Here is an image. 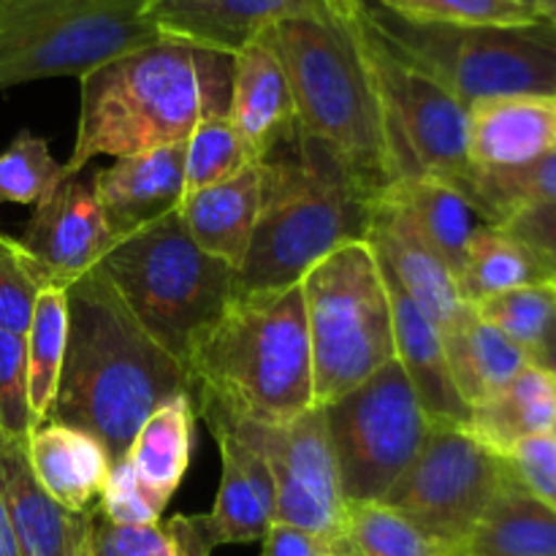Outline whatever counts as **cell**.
I'll list each match as a JSON object with an SVG mask.
<instances>
[{
	"instance_id": "9a60e30c",
	"label": "cell",
	"mask_w": 556,
	"mask_h": 556,
	"mask_svg": "<svg viewBox=\"0 0 556 556\" xmlns=\"http://www.w3.org/2000/svg\"><path fill=\"white\" fill-rule=\"evenodd\" d=\"M92 188L117 242L179 210L185 199V144L117 157L92 174Z\"/></svg>"
},
{
	"instance_id": "ab89813d",
	"label": "cell",
	"mask_w": 556,
	"mask_h": 556,
	"mask_svg": "<svg viewBox=\"0 0 556 556\" xmlns=\"http://www.w3.org/2000/svg\"><path fill=\"white\" fill-rule=\"evenodd\" d=\"M33 427L25 337L0 331V438L27 443Z\"/></svg>"
},
{
	"instance_id": "d590c367",
	"label": "cell",
	"mask_w": 556,
	"mask_h": 556,
	"mask_svg": "<svg viewBox=\"0 0 556 556\" xmlns=\"http://www.w3.org/2000/svg\"><path fill=\"white\" fill-rule=\"evenodd\" d=\"M65 179L63 163L54 161L47 139L20 130L0 152V204H41Z\"/></svg>"
},
{
	"instance_id": "74e56055",
	"label": "cell",
	"mask_w": 556,
	"mask_h": 556,
	"mask_svg": "<svg viewBox=\"0 0 556 556\" xmlns=\"http://www.w3.org/2000/svg\"><path fill=\"white\" fill-rule=\"evenodd\" d=\"M76 556H174L163 525H117L98 505L76 519Z\"/></svg>"
},
{
	"instance_id": "4dcf8cb0",
	"label": "cell",
	"mask_w": 556,
	"mask_h": 556,
	"mask_svg": "<svg viewBox=\"0 0 556 556\" xmlns=\"http://www.w3.org/2000/svg\"><path fill=\"white\" fill-rule=\"evenodd\" d=\"M65 340H68V299H65V288L52 286L38 296L30 329L25 334L27 396H30L36 427L47 421L52 410L65 358Z\"/></svg>"
},
{
	"instance_id": "8d00e7d4",
	"label": "cell",
	"mask_w": 556,
	"mask_h": 556,
	"mask_svg": "<svg viewBox=\"0 0 556 556\" xmlns=\"http://www.w3.org/2000/svg\"><path fill=\"white\" fill-rule=\"evenodd\" d=\"M52 286H58L52 271L20 239L0 233V331L25 337L38 296Z\"/></svg>"
},
{
	"instance_id": "f6af8a7d",
	"label": "cell",
	"mask_w": 556,
	"mask_h": 556,
	"mask_svg": "<svg viewBox=\"0 0 556 556\" xmlns=\"http://www.w3.org/2000/svg\"><path fill=\"white\" fill-rule=\"evenodd\" d=\"M166 532L172 535L174 556H212V541L204 530L201 516H172Z\"/></svg>"
},
{
	"instance_id": "ffe728a7",
	"label": "cell",
	"mask_w": 556,
	"mask_h": 556,
	"mask_svg": "<svg viewBox=\"0 0 556 556\" xmlns=\"http://www.w3.org/2000/svg\"><path fill=\"white\" fill-rule=\"evenodd\" d=\"M467 150L472 168L497 172L538 161L556 150V98H492L467 106Z\"/></svg>"
},
{
	"instance_id": "2e32d148",
	"label": "cell",
	"mask_w": 556,
	"mask_h": 556,
	"mask_svg": "<svg viewBox=\"0 0 556 556\" xmlns=\"http://www.w3.org/2000/svg\"><path fill=\"white\" fill-rule=\"evenodd\" d=\"M367 242L378 261L394 271L402 288L440 331L465 307L454 271L429 244L410 212L391 193H383L375 201Z\"/></svg>"
},
{
	"instance_id": "836d02e7",
	"label": "cell",
	"mask_w": 556,
	"mask_h": 556,
	"mask_svg": "<svg viewBox=\"0 0 556 556\" xmlns=\"http://www.w3.org/2000/svg\"><path fill=\"white\" fill-rule=\"evenodd\" d=\"M255 163L258 161L228 114L206 117L185 141V195L233 179Z\"/></svg>"
},
{
	"instance_id": "60d3db41",
	"label": "cell",
	"mask_w": 556,
	"mask_h": 556,
	"mask_svg": "<svg viewBox=\"0 0 556 556\" xmlns=\"http://www.w3.org/2000/svg\"><path fill=\"white\" fill-rule=\"evenodd\" d=\"M166 500L157 497L150 486L139 478V472L134 470L128 459L114 462L112 470H109L106 486H103L101 500H98V508L103 510V516L117 525H161L163 510H166Z\"/></svg>"
},
{
	"instance_id": "44dd1931",
	"label": "cell",
	"mask_w": 556,
	"mask_h": 556,
	"mask_svg": "<svg viewBox=\"0 0 556 556\" xmlns=\"http://www.w3.org/2000/svg\"><path fill=\"white\" fill-rule=\"evenodd\" d=\"M383 271L386 291L391 302V318H394V345L396 362L405 369L413 391L418 394L424 413L432 424H454V427H467L470 407L456 394V386L451 380L448 364H445L443 340L440 329L424 315L410 299V293L402 288L394 271L378 261Z\"/></svg>"
},
{
	"instance_id": "f5cc1de1",
	"label": "cell",
	"mask_w": 556,
	"mask_h": 556,
	"mask_svg": "<svg viewBox=\"0 0 556 556\" xmlns=\"http://www.w3.org/2000/svg\"><path fill=\"white\" fill-rule=\"evenodd\" d=\"M552 282H554V286H556V277H554V280H552Z\"/></svg>"
},
{
	"instance_id": "f546056e",
	"label": "cell",
	"mask_w": 556,
	"mask_h": 556,
	"mask_svg": "<svg viewBox=\"0 0 556 556\" xmlns=\"http://www.w3.org/2000/svg\"><path fill=\"white\" fill-rule=\"evenodd\" d=\"M552 280V269L527 244L510 237L503 226H483L472 237L456 286L462 302L481 304L497 293Z\"/></svg>"
},
{
	"instance_id": "e575fe53",
	"label": "cell",
	"mask_w": 556,
	"mask_h": 556,
	"mask_svg": "<svg viewBox=\"0 0 556 556\" xmlns=\"http://www.w3.org/2000/svg\"><path fill=\"white\" fill-rule=\"evenodd\" d=\"M472 307L486 324L503 331L532 356L556 326V286L538 282V286L514 288Z\"/></svg>"
},
{
	"instance_id": "277c9868",
	"label": "cell",
	"mask_w": 556,
	"mask_h": 556,
	"mask_svg": "<svg viewBox=\"0 0 556 556\" xmlns=\"http://www.w3.org/2000/svg\"><path fill=\"white\" fill-rule=\"evenodd\" d=\"M195 416L280 427L315 407L302 282L233 296L185 362Z\"/></svg>"
},
{
	"instance_id": "c3c4849f",
	"label": "cell",
	"mask_w": 556,
	"mask_h": 556,
	"mask_svg": "<svg viewBox=\"0 0 556 556\" xmlns=\"http://www.w3.org/2000/svg\"><path fill=\"white\" fill-rule=\"evenodd\" d=\"M538 16H543V20L556 25V0H541L538 3Z\"/></svg>"
},
{
	"instance_id": "816d5d0a",
	"label": "cell",
	"mask_w": 556,
	"mask_h": 556,
	"mask_svg": "<svg viewBox=\"0 0 556 556\" xmlns=\"http://www.w3.org/2000/svg\"><path fill=\"white\" fill-rule=\"evenodd\" d=\"M554 440H556V429H554Z\"/></svg>"
},
{
	"instance_id": "4fadbf2b",
	"label": "cell",
	"mask_w": 556,
	"mask_h": 556,
	"mask_svg": "<svg viewBox=\"0 0 556 556\" xmlns=\"http://www.w3.org/2000/svg\"><path fill=\"white\" fill-rule=\"evenodd\" d=\"M201 418L206 427L231 429L264 454L275 478V521L329 538L342 548L345 500L337 481L324 407H309L304 416L280 427L226 416Z\"/></svg>"
},
{
	"instance_id": "bcb514c9",
	"label": "cell",
	"mask_w": 556,
	"mask_h": 556,
	"mask_svg": "<svg viewBox=\"0 0 556 556\" xmlns=\"http://www.w3.org/2000/svg\"><path fill=\"white\" fill-rule=\"evenodd\" d=\"M0 556H25L20 548V541H16V532L14 525H11L3 494H0Z\"/></svg>"
},
{
	"instance_id": "e0dca14e",
	"label": "cell",
	"mask_w": 556,
	"mask_h": 556,
	"mask_svg": "<svg viewBox=\"0 0 556 556\" xmlns=\"http://www.w3.org/2000/svg\"><path fill=\"white\" fill-rule=\"evenodd\" d=\"M318 5L320 0H152L150 16L163 38L237 54L277 22Z\"/></svg>"
},
{
	"instance_id": "52a82bcc",
	"label": "cell",
	"mask_w": 556,
	"mask_h": 556,
	"mask_svg": "<svg viewBox=\"0 0 556 556\" xmlns=\"http://www.w3.org/2000/svg\"><path fill=\"white\" fill-rule=\"evenodd\" d=\"M369 22L396 54L438 81L462 106L492 98H556V25H427L364 0Z\"/></svg>"
},
{
	"instance_id": "7402d4cb",
	"label": "cell",
	"mask_w": 556,
	"mask_h": 556,
	"mask_svg": "<svg viewBox=\"0 0 556 556\" xmlns=\"http://www.w3.org/2000/svg\"><path fill=\"white\" fill-rule=\"evenodd\" d=\"M27 462L43 492L68 514H85L98 505L112 470L101 440L58 421H43L33 429Z\"/></svg>"
},
{
	"instance_id": "30bf717a",
	"label": "cell",
	"mask_w": 556,
	"mask_h": 556,
	"mask_svg": "<svg viewBox=\"0 0 556 556\" xmlns=\"http://www.w3.org/2000/svg\"><path fill=\"white\" fill-rule=\"evenodd\" d=\"M320 407L345 505L380 503L416 459L432 427L400 362L386 364Z\"/></svg>"
},
{
	"instance_id": "ba28073f",
	"label": "cell",
	"mask_w": 556,
	"mask_h": 556,
	"mask_svg": "<svg viewBox=\"0 0 556 556\" xmlns=\"http://www.w3.org/2000/svg\"><path fill=\"white\" fill-rule=\"evenodd\" d=\"M315 405L337 400L396 362L394 318L378 255L353 242L304 275Z\"/></svg>"
},
{
	"instance_id": "f1b7e54d",
	"label": "cell",
	"mask_w": 556,
	"mask_h": 556,
	"mask_svg": "<svg viewBox=\"0 0 556 556\" xmlns=\"http://www.w3.org/2000/svg\"><path fill=\"white\" fill-rule=\"evenodd\" d=\"M193 421L195 410L188 394L163 402L136 432L125 459L134 465L141 481L161 500H172L185 472L190 467L193 451Z\"/></svg>"
},
{
	"instance_id": "681fc988",
	"label": "cell",
	"mask_w": 556,
	"mask_h": 556,
	"mask_svg": "<svg viewBox=\"0 0 556 556\" xmlns=\"http://www.w3.org/2000/svg\"><path fill=\"white\" fill-rule=\"evenodd\" d=\"M516 3H521V5H530V9H535V11H538V3H541V0H516Z\"/></svg>"
},
{
	"instance_id": "603a6c76",
	"label": "cell",
	"mask_w": 556,
	"mask_h": 556,
	"mask_svg": "<svg viewBox=\"0 0 556 556\" xmlns=\"http://www.w3.org/2000/svg\"><path fill=\"white\" fill-rule=\"evenodd\" d=\"M261 204H264V163H255L233 179L185 195L177 212L204 253L239 269L248 255Z\"/></svg>"
},
{
	"instance_id": "ac0fdd59",
	"label": "cell",
	"mask_w": 556,
	"mask_h": 556,
	"mask_svg": "<svg viewBox=\"0 0 556 556\" xmlns=\"http://www.w3.org/2000/svg\"><path fill=\"white\" fill-rule=\"evenodd\" d=\"M220 448L215 508L201 516L212 546L264 541L275 521V478L264 454L226 427H210Z\"/></svg>"
},
{
	"instance_id": "83f0119b",
	"label": "cell",
	"mask_w": 556,
	"mask_h": 556,
	"mask_svg": "<svg viewBox=\"0 0 556 556\" xmlns=\"http://www.w3.org/2000/svg\"><path fill=\"white\" fill-rule=\"evenodd\" d=\"M389 193L410 212L424 237L459 280L472 237L483 226H492L486 215L459 188L434 177L402 179Z\"/></svg>"
},
{
	"instance_id": "7bdbcfd3",
	"label": "cell",
	"mask_w": 556,
	"mask_h": 556,
	"mask_svg": "<svg viewBox=\"0 0 556 556\" xmlns=\"http://www.w3.org/2000/svg\"><path fill=\"white\" fill-rule=\"evenodd\" d=\"M510 237L532 250L556 277V201L527 206L503 223Z\"/></svg>"
},
{
	"instance_id": "db71d44e",
	"label": "cell",
	"mask_w": 556,
	"mask_h": 556,
	"mask_svg": "<svg viewBox=\"0 0 556 556\" xmlns=\"http://www.w3.org/2000/svg\"><path fill=\"white\" fill-rule=\"evenodd\" d=\"M345 556H348V554H345Z\"/></svg>"
},
{
	"instance_id": "5bb4252c",
	"label": "cell",
	"mask_w": 556,
	"mask_h": 556,
	"mask_svg": "<svg viewBox=\"0 0 556 556\" xmlns=\"http://www.w3.org/2000/svg\"><path fill=\"white\" fill-rule=\"evenodd\" d=\"M20 242L65 288L96 269L117 244V237L103 217L92 177L76 174L65 177L52 195L36 204Z\"/></svg>"
},
{
	"instance_id": "b9f144b4",
	"label": "cell",
	"mask_w": 556,
	"mask_h": 556,
	"mask_svg": "<svg viewBox=\"0 0 556 556\" xmlns=\"http://www.w3.org/2000/svg\"><path fill=\"white\" fill-rule=\"evenodd\" d=\"M516 478L535 497L556 510V440L554 434H541L516 445L508 456Z\"/></svg>"
},
{
	"instance_id": "f907efd6",
	"label": "cell",
	"mask_w": 556,
	"mask_h": 556,
	"mask_svg": "<svg viewBox=\"0 0 556 556\" xmlns=\"http://www.w3.org/2000/svg\"><path fill=\"white\" fill-rule=\"evenodd\" d=\"M326 556H345V554H340V552H331V554H326Z\"/></svg>"
},
{
	"instance_id": "4316f807",
	"label": "cell",
	"mask_w": 556,
	"mask_h": 556,
	"mask_svg": "<svg viewBox=\"0 0 556 556\" xmlns=\"http://www.w3.org/2000/svg\"><path fill=\"white\" fill-rule=\"evenodd\" d=\"M462 556H556V510L514 472L472 530Z\"/></svg>"
},
{
	"instance_id": "5b68a950",
	"label": "cell",
	"mask_w": 556,
	"mask_h": 556,
	"mask_svg": "<svg viewBox=\"0 0 556 556\" xmlns=\"http://www.w3.org/2000/svg\"><path fill=\"white\" fill-rule=\"evenodd\" d=\"M375 201L329 147L299 134L264 161V204L237 296L286 291L334 250L367 242Z\"/></svg>"
},
{
	"instance_id": "cb8c5ba5",
	"label": "cell",
	"mask_w": 556,
	"mask_h": 556,
	"mask_svg": "<svg viewBox=\"0 0 556 556\" xmlns=\"http://www.w3.org/2000/svg\"><path fill=\"white\" fill-rule=\"evenodd\" d=\"M440 340L456 394L467 407L492 400L532 364L530 353L486 324L472 304H465L456 313V318L440 331Z\"/></svg>"
},
{
	"instance_id": "8fae6325",
	"label": "cell",
	"mask_w": 556,
	"mask_h": 556,
	"mask_svg": "<svg viewBox=\"0 0 556 556\" xmlns=\"http://www.w3.org/2000/svg\"><path fill=\"white\" fill-rule=\"evenodd\" d=\"M510 476V462L478 443L467 427L432 424L416 459L380 503L405 516L448 556H462Z\"/></svg>"
},
{
	"instance_id": "f35d334b",
	"label": "cell",
	"mask_w": 556,
	"mask_h": 556,
	"mask_svg": "<svg viewBox=\"0 0 556 556\" xmlns=\"http://www.w3.org/2000/svg\"><path fill=\"white\" fill-rule=\"evenodd\" d=\"M410 22L427 25H514L535 20L538 11L516 0H367Z\"/></svg>"
},
{
	"instance_id": "d6a6232c",
	"label": "cell",
	"mask_w": 556,
	"mask_h": 556,
	"mask_svg": "<svg viewBox=\"0 0 556 556\" xmlns=\"http://www.w3.org/2000/svg\"><path fill=\"white\" fill-rule=\"evenodd\" d=\"M342 548L348 556H448L416 525L383 503L345 505Z\"/></svg>"
},
{
	"instance_id": "7dc6e473",
	"label": "cell",
	"mask_w": 556,
	"mask_h": 556,
	"mask_svg": "<svg viewBox=\"0 0 556 556\" xmlns=\"http://www.w3.org/2000/svg\"><path fill=\"white\" fill-rule=\"evenodd\" d=\"M532 364L546 369V372L556 380V326L552 329V334L546 337V342L532 353Z\"/></svg>"
},
{
	"instance_id": "1f68e13d",
	"label": "cell",
	"mask_w": 556,
	"mask_h": 556,
	"mask_svg": "<svg viewBox=\"0 0 556 556\" xmlns=\"http://www.w3.org/2000/svg\"><path fill=\"white\" fill-rule=\"evenodd\" d=\"M467 199L486 215L492 226H503L527 206L556 201V150L527 166L497 172L472 168Z\"/></svg>"
},
{
	"instance_id": "ee69618b",
	"label": "cell",
	"mask_w": 556,
	"mask_h": 556,
	"mask_svg": "<svg viewBox=\"0 0 556 556\" xmlns=\"http://www.w3.org/2000/svg\"><path fill=\"white\" fill-rule=\"evenodd\" d=\"M261 543H264L261 556H326L331 552H340V546L329 541V538L299 530V527L291 525H280V521H271Z\"/></svg>"
},
{
	"instance_id": "7c38bea8",
	"label": "cell",
	"mask_w": 556,
	"mask_h": 556,
	"mask_svg": "<svg viewBox=\"0 0 556 556\" xmlns=\"http://www.w3.org/2000/svg\"><path fill=\"white\" fill-rule=\"evenodd\" d=\"M345 9L391 125L413 166L424 177L443 179L467 195L472 177L467 150V106H462L445 87L389 47V41L369 22L364 0H345Z\"/></svg>"
},
{
	"instance_id": "7a4b0ae2",
	"label": "cell",
	"mask_w": 556,
	"mask_h": 556,
	"mask_svg": "<svg viewBox=\"0 0 556 556\" xmlns=\"http://www.w3.org/2000/svg\"><path fill=\"white\" fill-rule=\"evenodd\" d=\"M65 299L68 340L47 421L90 432L114 465L163 402L190 396L188 372L147 334L101 266L68 282Z\"/></svg>"
},
{
	"instance_id": "6da1fadb",
	"label": "cell",
	"mask_w": 556,
	"mask_h": 556,
	"mask_svg": "<svg viewBox=\"0 0 556 556\" xmlns=\"http://www.w3.org/2000/svg\"><path fill=\"white\" fill-rule=\"evenodd\" d=\"M277 54L296 103L299 134L329 147L372 199L424 177L391 125L345 0H320L309 14L261 33Z\"/></svg>"
},
{
	"instance_id": "d6986e66",
	"label": "cell",
	"mask_w": 556,
	"mask_h": 556,
	"mask_svg": "<svg viewBox=\"0 0 556 556\" xmlns=\"http://www.w3.org/2000/svg\"><path fill=\"white\" fill-rule=\"evenodd\" d=\"M228 117L258 163L275 157L299 136L296 103L277 54L253 41L233 54V87Z\"/></svg>"
},
{
	"instance_id": "3957f363",
	"label": "cell",
	"mask_w": 556,
	"mask_h": 556,
	"mask_svg": "<svg viewBox=\"0 0 556 556\" xmlns=\"http://www.w3.org/2000/svg\"><path fill=\"white\" fill-rule=\"evenodd\" d=\"M79 81V125L65 177L101 155L185 144L206 117L228 114L233 54L161 36Z\"/></svg>"
},
{
	"instance_id": "9c48e42d",
	"label": "cell",
	"mask_w": 556,
	"mask_h": 556,
	"mask_svg": "<svg viewBox=\"0 0 556 556\" xmlns=\"http://www.w3.org/2000/svg\"><path fill=\"white\" fill-rule=\"evenodd\" d=\"M152 0H0V90L76 76L157 41Z\"/></svg>"
},
{
	"instance_id": "484cf974",
	"label": "cell",
	"mask_w": 556,
	"mask_h": 556,
	"mask_svg": "<svg viewBox=\"0 0 556 556\" xmlns=\"http://www.w3.org/2000/svg\"><path fill=\"white\" fill-rule=\"evenodd\" d=\"M554 429L556 380L538 364L521 369L492 400L470 407L467 418V432L505 459L519 443L541 434H554Z\"/></svg>"
},
{
	"instance_id": "8992f818",
	"label": "cell",
	"mask_w": 556,
	"mask_h": 556,
	"mask_svg": "<svg viewBox=\"0 0 556 556\" xmlns=\"http://www.w3.org/2000/svg\"><path fill=\"white\" fill-rule=\"evenodd\" d=\"M98 266L147 334L182 367L237 296V269L204 253L179 212L114 244Z\"/></svg>"
},
{
	"instance_id": "d4e9b609",
	"label": "cell",
	"mask_w": 556,
	"mask_h": 556,
	"mask_svg": "<svg viewBox=\"0 0 556 556\" xmlns=\"http://www.w3.org/2000/svg\"><path fill=\"white\" fill-rule=\"evenodd\" d=\"M0 494L25 556H76V519L36 481L27 443L0 438Z\"/></svg>"
}]
</instances>
